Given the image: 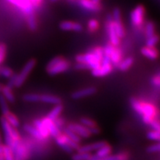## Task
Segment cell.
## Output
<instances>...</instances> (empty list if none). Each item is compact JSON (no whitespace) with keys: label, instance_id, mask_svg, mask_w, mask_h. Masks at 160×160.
Instances as JSON below:
<instances>
[{"label":"cell","instance_id":"obj_21","mask_svg":"<svg viewBox=\"0 0 160 160\" xmlns=\"http://www.w3.org/2000/svg\"><path fill=\"white\" fill-rule=\"evenodd\" d=\"M33 126H34L39 131V133H41L42 137H43V139H45V138L48 137L50 136L48 131V130L46 129L45 125H43L42 120H39V119L35 120V121L33 122Z\"/></svg>","mask_w":160,"mask_h":160},{"label":"cell","instance_id":"obj_29","mask_svg":"<svg viewBox=\"0 0 160 160\" xmlns=\"http://www.w3.org/2000/svg\"><path fill=\"white\" fill-rule=\"evenodd\" d=\"M0 109H1V111L2 113L3 116L7 114L8 113L10 112L7 100L3 97V96L2 94H0Z\"/></svg>","mask_w":160,"mask_h":160},{"label":"cell","instance_id":"obj_15","mask_svg":"<svg viewBox=\"0 0 160 160\" xmlns=\"http://www.w3.org/2000/svg\"><path fill=\"white\" fill-rule=\"evenodd\" d=\"M96 88L93 87L87 88H84L79 91H77L72 93L71 97L73 99H79L82 98H85L87 97H90V96L93 95V93H96Z\"/></svg>","mask_w":160,"mask_h":160},{"label":"cell","instance_id":"obj_10","mask_svg":"<svg viewBox=\"0 0 160 160\" xmlns=\"http://www.w3.org/2000/svg\"><path fill=\"white\" fill-rule=\"evenodd\" d=\"M70 64L67 60H65L62 59L59 63H57V65L52 67L51 68L47 69V72L49 73L50 75L54 76L57 74H59L60 73H62L67 71L69 68Z\"/></svg>","mask_w":160,"mask_h":160},{"label":"cell","instance_id":"obj_47","mask_svg":"<svg viewBox=\"0 0 160 160\" xmlns=\"http://www.w3.org/2000/svg\"><path fill=\"white\" fill-rule=\"evenodd\" d=\"M150 126L153 128V131H159V130H160V126H159V122L157 121V120H154L153 119L151 121V122L149 124Z\"/></svg>","mask_w":160,"mask_h":160},{"label":"cell","instance_id":"obj_50","mask_svg":"<svg viewBox=\"0 0 160 160\" xmlns=\"http://www.w3.org/2000/svg\"><path fill=\"white\" fill-rule=\"evenodd\" d=\"M88 130L89 133H91V134H98V133H99V129L96 126V127H93V128H88Z\"/></svg>","mask_w":160,"mask_h":160},{"label":"cell","instance_id":"obj_3","mask_svg":"<svg viewBox=\"0 0 160 160\" xmlns=\"http://www.w3.org/2000/svg\"><path fill=\"white\" fill-rule=\"evenodd\" d=\"M131 104L133 110L139 115L142 116V117H146L153 119V117L157 115V109L151 104L142 103L134 98H132L131 99Z\"/></svg>","mask_w":160,"mask_h":160},{"label":"cell","instance_id":"obj_17","mask_svg":"<svg viewBox=\"0 0 160 160\" xmlns=\"http://www.w3.org/2000/svg\"><path fill=\"white\" fill-rule=\"evenodd\" d=\"M112 71V65H100L97 69L92 70V75L96 77H105Z\"/></svg>","mask_w":160,"mask_h":160},{"label":"cell","instance_id":"obj_43","mask_svg":"<svg viewBox=\"0 0 160 160\" xmlns=\"http://www.w3.org/2000/svg\"><path fill=\"white\" fill-rule=\"evenodd\" d=\"M6 56V46L4 44L0 45V64L3 62Z\"/></svg>","mask_w":160,"mask_h":160},{"label":"cell","instance_id":"obj_58","mask_svg":"<svg viewBox=\"0 0 160 160\" xmlns=\"http://www.w3.org/2000/svg\"><path fill=\"white\" fill-rule=\"evenodd\" d=\"M2 144V137H1V134H0V145Z\"/></svg>","mask_w":160,"mask_h":160},{"label":"cell","instance_id":"obj_27","mask_svg":"<svg viewBox=\"0 0 160 160\" xmlns=\"http://www.w3.org/2000/svg\"><path fill=\"white\" fill-rule=\"evenodd\" d=\"M133 63V59L132 57H128L123 60V61L120 62L119 65V68L120 71H125L127 70H128L131 67V65Z\"/></svg>","mask_w":160,"mask_h":160},{"label":"cell","instance_id":"obj_51","mask_svg":"<svg viewBox=\"0 0 160 160\" xmlns=\"http://www.w3.org/2000/svg\"><path fill=\"white\" fill-rule=\"evenodd\" d=\"M53 123L55 124V125L57 126L58 128L59 129L60 127H62V126L63 125V120L62 119H59V118H57V119H56L54 121H53Z\"/></svg>","mask_w":160,"mask_h":160},{"label":"cell","instance_id":"obj_35","mask_svg":"<svg viewBox=\"0 0 160 160\" xmlns=\"http://www.w3.org/2000/svg\"><path fill=\"white\" fill-rule=\"evenodd\" d=\"M159 42V37L157 35H153L152 37L148 38L147 42H146V47L148 48H154L156 45Z\"/></svg>","mask_w":160,"mask_h":160},{"label":"cell","instance_id":"obj_48","mask_svg":"<svg viewBox=\"0 0 160 160\" xmlns=\"http://www.w3.org/2000/svg\"><path fill=\"white\" fill-rule=\"evenodd\" d=\"M151 82L154 86H157V87H159L160 85V78L159 75L157 74V76L153 77V79L151 80Z\"/></svg>","mask_w":160,"mask_h":160},{"label":"cell","instance_id":"obj_25","mask_svg":"<svg viewBox=\"0 0 160 160\" xmlns=\"http://www.w3.org/2000/svg\"><path fill=\"white\" fill-rule=\"evenodd\" d=\"M24 129H25V131H27L28 133H30L31 136H33V137H35L36 139L42 140L43 139V137H42L41 133H39V131L33 125H25L24 126Z\"/></svg>","mask_w":160,"mask_h":160},{"label":"cell","instance_id":"obj_23","mask_svg":"<svg viewBox=\"0 0 160 160\" xmlns=\"http://www.w3.org/2000/svg\"><path fill=\"white\" fill-rule=\"evenodd\" d=\"M2 117L5 118L6 121L8 122V123L13 128H17L19 126V120H18L17 117L15 115H13L12 113H11V112L8 113L5 116H2Z\"/></svg>","mask_w":160,"mask_h":160},{"label":"cell","instance_id":"obj_30","mask_svg":"<svg viewBox=\"0 0 160 160\" xmlns=\"http://www.w3.org/2000/svg\"><path fill=\"white\" fill-rule=\"evenodd\" d=\"M2 154L4 160H14L13 151H12L11 148H9L8 146L3 145Z\"/></svg>","mask_w":160,"mask_h":160},{"label":"cell","instance_id":"obj_53","mask_svg":"<svg viewBox=\"0 0 160 160\" xmlns=\"http://www.w3.org/2000/svg\"><path fill=\"white\" fill-rule=\"evenodd\" d=\"M98 160H119V158H118L117 155H114V156H108V157L102 158V159H100Z\"/></svg>","mask_w":160,"mask_h":160},{"label":"cell","instance_id":"obj_34","mask_svg":"<svg viewBox=\"0 0 160 160\" xmlns=\"http://www.w3.org/2000/svg\"><path fill=\"white\" fill-rule=\"evenodd\" d=\"M91 154L88 153H80L73 154L72 156V160H89L91 158Z\"/></svg>","mask_w":160,"mask_h":160},{"label":"cell","instance_id":"obj_19","mask_svg":"<svg viewBox=\"0 0 160 160\" xmlns=\"http://www.w3.org/2000/svg\"><path fill=\"white\" fill-rule=\"evenodd\" d=\"M40 102L57 105H60V103H61V99L57 97H55V96L44 94L40 95Z\"/></svg>","mask_w":160,"mask_h":160},{"label":"cell","instance_id":"obj_56","mask_svg":"<svg viewBox=\"0 0 160 160\" xmlns=\"http://www.w3.org/2000/svg\"><path fill=\"white\" fill-rule=\"evenodd\" d=\"M91 2H93V4H95V5H99L100 0H91Z\"/></svg>","mask_w":160,"mask_h":160},{"label":"cell","instance_id":"obj_39","mask_svg":"<svg viewBox=\"0 0 160 160\" xmlns=\"http://www.w3.org/2000/svg\"><path fill=\"white\" fill-rule=\"evenodd\" d=\"M145 33L148 38L154 35V25H153V22H149L147 23L145 27Z\"/></svg>","mask_w":160,"mask_h":160},{"label":"cell","instance_id":"obj_20","mask_svg":"<svg viewBox=\"0 0 160 160\" xmlns=\"http://www.w3.org/2000/svg\"><path fill=\"white\" fill-rule=\"evenodd\" d=\"M141 52L143 56H145V57H147L149 59L155 60L158 57V52L153 48H143Z\"/></svg>","mask_w":160,"mask_h":160},{"label":"cell","instance_id":"obj_36","mask_svg":"<svg viewBox=\"0 0 160 160\" xmlns=\"http://www.w3.org/2000/svg\"><path fill=\"white\" fill-rule=\"evenodd\" d=\"M80 123H81L82 125L87 128L96 127L95 122H93V120H91V119H88V118H82V119H80Z\"/></svg>","mask_w":160,"mask_h":160},{"label":"cell","instance_id":"obj_28","mask_svg":"<svg viewBox=\"0 0 160 160\" xmlns=\"http://www.w3.org/2000/svg\"><path fill=\"white\" fill-rule=\"evenodd\" d=\"M111 58V63H113L114 65H119L120 62H121V58H122V53L119 49L115 48L113 50V53H111V55L110 56Z\"/></svg>","mask_w":160,"mask_h":160},{"label":"cell","instance_id":"obj_44","mask_svg":"<svg viewBox=\"0 0 160 160\" xmlns=\"http://www.w3.org/2000/svg\"><path fill=\"white\" fill-rule=\"evenodd\" d=\"M115 49L114 46H113L112 45H107L105 47V48L102 49L103 50V54L107 55L110 57L111 55V53H113V50Z\"/></svg>","mask_w":160,"mask_h":160},{"label":"cell","instance_id":"obj_22","mask_svg":"<svg viewBox=\"0 0 160 160\" xmlns=\"http://www.w3.org/2000/svg\"><path fill=\"white\" fill-rule=\"evenodd\" d=\"M2 95L3 96V97L7 100V102L13 103L15 102V97L13 95V92H12L11 88L8 87L7 85L3 86L2 89Z\"/></svg>","mask_w":160,"mask_h":160},{"label":"cell","instance_id":"obj_16","mask_svg":"<svg viewBox=\"0 0 160 160\" xmlns=\"http://www.w3.org/2000/svg\"><path fill=\"white\" fill-rule=\"evenodd\" d=\"M111 153V146L106 144L105 145H104L103 147L97 150L96 154H94L93 156H91V158H90L89 160H98L100 159H102V158L108 157Z\"/></svg>","mask_w":160,"mask_h":160},{"label":"cell","instance_id":"obj_52","mask_svg":"<svg viewBox=\"0 0 160 160\" xmlns=\"http://www.w3.org/2000/svg\"><path fill=\"white\" fill-rule=\"evenodd\" d=\"M118 158H119V160H128L129 157L127 153H120L117 154Z\"/></svg>","mask_w":160,"mask_h":160},{"label":"cell","instance_id":"obj_24","mask_svg":"<svg viewBox=\"0 0 160 160\" xmlns=\"http://www.w3.org/2000/svg\"><path fill=\"white\" fill-rule=\"evenodd\" d=\"M63 107L62 105H57L49 112L47 118H48L49 119L52 120V121H54L56 119H57L58 117L60 115V113L62 112Z\"/></svg>","mask_w":160,"mask_h":160},{"label":"cell","instance_id":"obj_13","mask_svg":"<svg viewBox=\"0 0 160 160\" xmlns=\"http://www.w3.org/2000/svg\"><path fill=\"white\" fill-rule=\"evenodd\" d=\"M42 122L43 125H45L46 129L48 131L49 135H51L52 137L56 138L60 134L59 129L55 125V124L53 123V122L52 121V120L49 119L48 118L45 117L42 119Z\"/></svg>","mask_w":160,"mask_h":160},{"label":"cell","instance_id":"obj_45","mask_svg":"<svg viewBox=\"0 0 160 160\" xmlns=\"http://www.w3.org/2000/svg\"><path fill=\"white\" fill-rule=\"evenodd\" d=\"M160 150V145L159 143L154 144V145H152L149 146L147 148V151L149 153H156V152H159Z\"/></svg>","mask_w":160,"mask_h":160},{"label":"cell","instance_id":"obj_8","mask_svg":"<svg viewBox=\"0 0 160 160\" xmlns=\"http://www.w3.org/2000/svg\"><path fill=\"white\" fill-rule=\"evenodd\" d=\"M144 14H145V9L142 5L136 7L131 14V20L133 25L139 26L142 25L144 20Z\"/></svg>","mask_w":160,"mask_h":160},{"label":"cell","instance_id":"obj_40","mask_svg":"<svg viewBox=\"0 0 160 160\" xmlns=\"http://www.w3.org/2000/svg\"><path fill=\"white\" fill-rule=\"evenodd\" d=\"M88 30L91 32H94L97 31L99 28V22L95 19H91L88 22Z\"/></svg>","mask_w":160,"mask_h":160},{"label":"cell","instance_id":"obj_7","mask_svg":"<svg viewBox=\"0 0 160 160\" xmlns=\"http://www.w3.org/2000/svg\"><path fill=\"white\" fill-rule=\"evenodd\" d=\"M7 1L21 9L27 16L34 13V7L30 0H7Z\"/></svg>","mask_w":160,"mask_h":160},{"label":"cell","instance_id":"obj_6","mask_svg":"<svg viewBox=\"0 0 160 160\" xmlns=\"http://www.w3.org/2000/svg\"><path fill=\"white\" fill-rule=\"evenodd\" d=\"M113 26L115 30L116 33L117 37L119 38H122L125 36V31H124L122 23L121 20V12L119 8H115L113 11Z\"/></svg>","mask_w":160,"mask_h":160},{"label":"cell","instance_id":"obj_46","mask_svg":"<svg viewBox=\"0 0 160 160\" xmlns=\"http://www.w3.org/2000/svg\"><path fill=\"white\" fill-rule=\"evenodd\" d=\"M17 74H14V73H13V74L9 78L8 83V85H7L8 87L10 88H11V89L13 88V87H14L16 80H17Z\"/></svg>","mask_w":160,"mask_h":160},{"label":"cell","instance_id":"obj_38","mask_svg":"<svg viewBox=\"0 0 160 160\" xmlns=\"http://www.w3.org/2000/svg\"><path fill=\"white\" fill-rule=\"evenodd\" d=\"M28 24L29 28L31 31H34L37 28V21H36L34 13L28 16Z\"/></svg>","mask_w":160,"mask_h":160},{"label":"cell","instance_id":"obj_9","mask_svg":"<svg viewBox=\"0 0 160 160\" xmlns=\"http://www.w3.org/2000/svg\"><path fill=\"white\" fill-rule=\"evenodd\" d=\"M107 30L108 33V37L111 41V45L113 46H117L119 44V38L117 37V33H116L115 30L113 28V17L112 15L109 14L107 17Z\"/></svg>","mask_w":160,"mask_h":160},{"label":"cell","instance_id":"obj_11","mask_svg":"<svg viewBox=\"0 0 160 160\" xmlns=\"http://www.w3.org/2000/svg\"><path fill=\"white\" fill-rule=\"evenodd\" d=\"M68 128L74 132L80 138H88L91 136L87 128L84 127L81 124H71L68 125Z\"/></svg>","mask_w":160,"mask_h":160},{"label":"cell","instance_id":"obj_54","mask_svg":"<svg viewBox=\"0 0 160 160\" xmlns=\"http://www.w3.org/2000/svg\"><path fill=\"white\" fill-rule=\"evenodd\" d=\"M30 1H31V4L33 5V6L34 7V8H37L39 5V4H40V2H41L42 0H30Z\"/></svg>","mask_w":160,"mask_h":160},{"label":"cell","instance_id":"obj_14","mask_svg":"<svg viewBox=\"0 0 160 160\" xmlns=\"http://www.w3.org/2000/svg\"><path fill=\"white\" fill-rule=\"evenodd\" d=\"M105 142L104 141H100V142H97L89 144V145H86L84 146H82V147H79L78 151L80 152V153H88L90 152L97 151L99 148H101L102 147H103L104 145H106Z\"/></svg>","mask_w":160,"mask_h":160},{"label":"cell","instance_id":"obj_37","mask_svg":"<svg viewBox=\"0 0 160 160\" xmlns=\"http://www.w3.org/2000/svg\"><path fill=\"white\" fill-rule=\"evenodd\" d=\"M62 138L64 139V140H65V142L67 143V145H68L69 147L71 148L72 150H73H73H77V151H78V150H79V144L77 143V142H75L72 141V140L70 139L68 137H66L65 134H63V135H62Z\"/></svg>","mask_w":160,"mask_h":160},{"label":"cell","instance_id":"obj_57","mask_svg":"<svg viewBox=\"0 0 160 160\" xmlns=\"http://www.w3.org/2000/svg\"><path fill=\"white\" fill-rule=\"evenodd\" d=\"M2 87H3L2 85H0V93H1V92H2Z\"/></svg>","mask_w":160,"mask_h":160},{"label":"cell","instance_id":"obj_55","mask_svg":"<svg viewBox=\"0 0 160 160\" xmlns=\"http://www.w3.org/2000/svg\"><path fill=\"white\" fill-rule=\"evenodd\" d=\"M3 145H0V160H4L3 154H2V150H3Z\"/></svg>","mask_w":160,"mask_h":160},{"label":"cell","instance_id":"obj_41","mask_svg":"<svg viewBox=\"0 0 160 160\" xmlns=\"http://www.w3.org/2000/svg\"><path fill=\"white\" fill-rule=\"evenodd\" d=\"M147 137L149 139L153 140V141H159L160 136H159V131H150L148 133Z\"/></svg>","mask_w":160,"mask_h":160},{"label":"cell","instance_id":"obj_32","mask_svg":"<svg viewBox=\"0 0 160 160\" xmlns=\"http://www.w3.org/2000/svg\"><path fill=\"white\" fill-rule=\"evenodd\" d=\"M23 99L26 102H37L40 101V94L28 93V94L24 95Z\"/></svg>","mask_w":160,"mask_h":160},{"label":"cell","instance_id":"obj_4","mask_svg":"<svg viewBox=\"0 0 160 160\" xmlns=\"http://www.w3.org/2000/svg\"><path fill=\"white\" fill-rule=\"evenodd\" d=\"M36 65V61L34 59H31L25 64V66L23 67V68L22 69V71L19 74H17V80H16L15 85L14 87L19 88L23 85L25 81L27 79L28 76L30 74L32 70L33 69V68Z\"/></svg>","mask_w":160,"mask_h":160},{"label":"cell","instance_id":"obj_2","mask_svg":"<svg viewBox=\"0 0 160 160\" xmlns=\"http://www.w3.org/2000/svg\"><path fill=\"white\" fill-rule=\"evenodd\" d=\"M0 124H1L2 129L4 138H5V145L11 148L13 146L14 142L20 139L19 134L16 128H13L8 123L5 118L3 117L0 119Z\"/></svg>","mask_w":160,"mask_h":160},{"label":"cell","instance_id":"obj_5","mask_svg":"<svg viewBox=\"0 0 160 160\" xmlns=\"http://www.w3.org/2000/svg\"><path fill=\"white\" fill-rule=\"evenodd\" d=\"M11 150L13 151L14 160H26L28 156V149L24 145V143L21 140L14 142L13 146L11 147Z\"/></svg>","mask_w":160,"mask_h":160},{"label":"cell","instance_id":"obj_26","mask_svg":"<svg viewBox=\"0 0 160 160\" xmlns=\"http://www.w3.org/2000/svg\"><path fill=\"white\" fill-rule=\"evenodd\" d=\"M55 140H56V142H57V145H59V147L63 150V151H65V152H67V153H73V150H72L71 148H70L69 146L67 145V143L65 142V140H64V139L62 138V136L61 134H59L58 137H56Z\"/></svg>","mask_w":160,"mask_h":160},{"label":"cell","instance_id":"obj_59","mask_svg":"<svg viewBox=\"0 0 160 160\" xmlns=\"http://www.w3.org/2000/svg\"><path fill=\"white\" fill-rule=\"evenodd\" d=\"M52 2H55V1H57V0H51Z\"/></svg>","mask_w":160,"mask_h":160},{"label":"cell","instance_id":"obj_49","mask_svg":"<svg viewBox=\"0 0 160 160\" xmlns=\"http://www.w3.org/2000/svg\"><path fill=\"white\" fill-rule=\"evenodd\" d=\"M75 68L78 70H87L89 69V68L88 65H86L85 63H77L75 65Z\"/></svg>","mask_w":160,"mask_h":160},{"label":"cell","instance_id":"obj_18","mask_svg":"<svg viewBox=\"0 0 160 160\" xmlns=\"http://www.w3.org/2000/svg\"><path fill=\"white\" fill-rule=\"evenodd\" d=\"M77 3L85 9L91 11H98L100 10L99 5H95L91 2V0H77Z\"/></svg>","mask_w":160,"mask_h":160},{"label":"cell","instance_id":"obj_12","mask_svg":"<svg viewBox=\"0 0 160 160\" xmlns=\"http://www.w3.org/2000/svg\"><path fill=\"white\" fill-rule=\"evenodd\" d=\"M60 29L65 31L80 32L82 31V26L78 22H73L71 21H63L59 24Z\"/></svg>","mask_w":160,"mask_h":160},{"label":"cell","instance_id":"obj_31","mask_svg":"<svg viewBox=\"0 0 160 160\" xmlns=\"http://www.w3.org/2000/svg\"><path fill=\"white\" fill-rule=\"evenodd\" d=\"M64 132H65V135L66 137H68L70 139L72 140V141L75 142H77L78 144L81 142V138H80L77 134H76L74 132L71 131L69 128H68L65 129V131Z\"/></svg>","mask_w":160,"mask_h":160},{"label":"cell","instance_id":"obj_1","mask_svg":"<svg viewBox=\"0 0 160 160\" xmlns=\"http://www.w3.org/2000/svg\"><path fill=\"white\" fill-rule=\"evenodd\" d=\"M103 57V50L100 48L92 50L85 54H80L76 57L77 63H85L88 66L89 69H97L101 65Z\"/></svg>","mask_w":160,"mask_h":160},{"label":"cell","instance_id":"obj_33","mask_svg":"<svg viewBox=\"0 0 160 160\" xmlns=\"http://www.w3.org/2000/svg\"><path fill=\"white\" fill-rule=\"evenodd\" d=\"M13 74V71L8 67H2L0 68V76L5 78V79H9L12 75Z\"/></svg>","mask_w":160,"mask_h":160},{"label":"cell","instance_id":"obj_42","mask_svg":"<svg viewBox=\"0 0 160 160\" xmlns=\"http://www.w3.org/2000/svg\"><path fill=\"white\" fill-rule=\"evenodd\" d=\"M62 59V58L60 57H54L53 59H52L51 61L49 62L48 64L47 65V69H49V68H51L52 67H53V66L57 65V63H59L61 60Z\"/></svg>","mask_w":160,"mask_h":160}]
</instances>
